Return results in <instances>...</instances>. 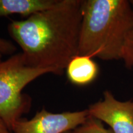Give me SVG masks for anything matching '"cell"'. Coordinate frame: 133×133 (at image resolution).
<instances>
[{
	"label": "cell",
	"instance_id": "6da1fadb",
	"mask_svg": "<svg viewBox=\"0 0 133 133\" xmlns=\"http://www.w3.org/2000/svg\"><path fill=\"white\" fill-rule=\"evenodd\" d=\"M81 21V0H58L49 9L12 21L8 30L27 65L61 75L78 55Z\"/></svg>",
	"mask_w": 133,
	"mask_h": 133
},
{
	"label": "cell",
	"instance_id": "7a4b0ae2",
	"mask_svg": "<svg viewBox=\"0 0 133 133\" xmlns=\"http://www.w3.org/2000/svg\"><path fill=\"white\" fill-rule=\"evenodd\" d=\"M132 24L131 1H82L78 55L104 61L121 59Z\"/></svg>",
	"mask_w": 133,
	"mask_h": 133
},
{
	"label": "cell",
	"instance_id": "3957f363",
	"mask_svg": "<svg viewBox=\"0 0 133 133\" xmlns=\"http://www.w3.org/2000/svg\"><path fill=\"white\" fill-rule=\"evenodd\" d=\"M46 74L53 71L27 65L22 52L0 62V118L11 131L16 122L31 107V98L22 93L23 89Z\"/></svg>",
	"mask_w": 133,
	"mask_h": 133
},
{
	"label": "cell",
	"instance_id": "277c9868",
	"mask_svg": "<svg viewBox=\"0 0 133 133\" xmlns=\"http://www.w3.org/2000/svg\"><path fill=\"white\" fill-rule=\"evenodd\" d=\"M88 109L75 112H50L43 108L30 119H20L13 126L12 133H65L73 131L89 117Z\"/></svg>",
	"mask_w": 133,
	"mask_h": 133
},
{
	"label": "cell",
	"instance_id": "5b68a950",
	"mask_svg": "<svg viewBox=\"0 0 133 133\" xmlns=\"http://www.w3.org/2000/svg\"><path fill=\"white\" fill-rule=\"evenodd\" d=\"M89 115L109 125L114 133H133V99L121 101L109 90L103 99L90 105Z\"/></svg>",
	"mask_w": 133,
	"mask_h": 133
},
{
	"label": "cell",
	"instance_id": "8992f818",
	"mask_svg": "<svg viewBox=\"0 0 133 133\" xmlns=\"http://www.w3.org/2000/svg\"><path fill=\"white\" fill-rule=\"evenodd\" d=\"M66 69L69 80L73 84L79 86L92 83L99 73V66L92 57L80 55L73 58Z\"/></svg>",
	"mask_w": 133,
	"mask_h": 133
},
{
	"label": "cell",
	"instance_id": "52a82bcc",
	"mask_svg": "<svg viewBox=\"0 0 133 133\" xmlns=\"http://www.w3.org/2000/svg\"><path fill=\"white\" fill-rule=\"evenodd\" d=\"M57 1L58 0H0V17L20 14L28 18L50 9Z\"/></svg>",
	"mask_w": 133,
	"mask_h": 133
},
{
	"label": "cell",
	"instance_id": "ba28073f",
	"mask_svg": "<svg viewBox=\"0 0 133 133\" xmlns=\"http://www.w3.org/2000/svg\"><path fill=\"white\" fill-rule=\"evenodd\" d=\"M72 133H114L110 129L105 128L102 121L89 116L85 122L75 130Z\"/></svg>",
	"mask_w": 133,
	"mask_h": 133
},
{
	"label": "cell",
	"instance_id": "9c48e42d",
	"mask_svg": "<svg viewBox=\"0 0 133 133\" xmlns=\"http://www.w3.org/2000/svg\"><path fill=\"white\" fill-rule=\"evenodd\" d=\"M131 3L133 8V0L131 1ZM121 59L123 61L126 67L133 70V24L126 38L121 53Z\"/></svg>",
	"mask_w": 133,
	"mask_h": 133
},
{
	"label": "cell",
	"instance_id": "30bf717a",
	"mask_svg": "<svg viewBox=\"0 0 133 133\" xmlns=\"http://www.w3.org/2000/svg\"><path fill=\"white\" fill-rule=\"evenodd\" d=\"M16 49V46L11 41L0 38V53L1 54L12 55Z\"/></svg>",
	"mask_w": 133,
	"mask_h": 133
},
{
	"label": "cell",
	"instance_id": "8fae6325",
	"mask_svg": "<svg viewBox=\"0 0 133 133\" xmlns=\"http://www.w3.org/2000/svg\"><path fill=\"white\" fill-rule=\"evenodd\" d=\"M0 133H12L1 118H0Z\"/></svg>",
	"mask_w": 133,
	"mask_h": 133
},
{
	"label": "cell",
	"instance_id": "7c38bea8",
	"mask_svg": "<svg viewBox=\"0 0 133 133\" xmlns=\"http://www.w3.org/2000/svg\"><path fill=\"white\" fill-rule=\"evenodd\" d=\"M2 56H3V54H1V53H0V62H1V59H2Z\"/></svg>",
	"mask_w": 133,
	"mask_h": 133
},
{
	"label": "cell",
	"instance_id": "4fadbf2b",
	"mask_svg": "<svg viewBox=\"0 0 133 133\" xmlns=\"http://www.w3.org/2000/svg\"><path fill=\"white\" fill-rule=\"evenodd\" d=\"M65 133H72V131H69V132H65Z\"/></svg>",
	"mask_w": 133,
	"mask_h": 133
}]
</instances>
